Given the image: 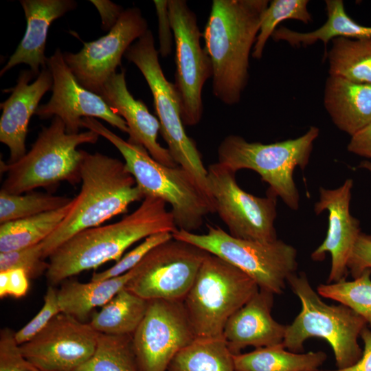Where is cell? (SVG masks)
<instances>
[{
	"mask_svg": "<svg viewBox=\"0 0 371 371\" xmlns=\"http://www.w3.org/2000/svg\"><path fill=\"white\" fill-rule=\"evenodd\" d=\"M101 16L102 27L110 30L117 23L125 9L109 0H91Z\"/></svg>",
	"mask_w": 371,
	"mask_h": 371,
	"instance_id": "43",
	"label": "cell"
},
{
	"mask_svg": "<svg viewBox=\"0 0 371 371\" xmlns=\"http://www.w3.org/2000/svg\"><path fill=\"white\" fill-rule=\"evenodd\" d=\"M308 0H273L266 9L251 56L260 59L265 45L278 25L283 21L293 19L308 24L312 21V16L308 10Z\"/></svg>",
	"mask_w": 371,
	"mask_h": 371,
	"instance_id": "34",
	"label": "cell"
},
{
	"mask_svg": "<svg viewBox=\"0 0 371 371\" xmlns=\"http://www.w3.org/2000/svg\"><path fill=\"white\" fill-rule=\"evenodd\" d=\"M209 253L172 238L152 249L135 266L125 289L148 300L183 302Z\"/></svg>",
	"mask_w": 371,
	"mask_h": 371,
	"instance_id": "13",
	"label": "cell"
},
{
	"mask_svg": "<svg viewBox=\"0 0 371 371\" xmlns=\"http://www.w3.org/2000/svg\"><path fill=\"white\" fill-rule=\"evenodd\" d=\"M207 187L214 211L237 238L259 242L277 240L274 226L277 196L270 190L259 197L243 190L236 172L215 162L207 168Z\"/></svg>",
	"mask_w": 371,
	"mask_h": 371,
	"instance_id": "11",
	"label": "cell"
},
{
	"mask_svg": "<svg viewBox=\"0 0 371 371\" xmlns=\"http://www.w3.org/2000/svg\"><path fill=\"white\" fill-rule=\"evenodd\" d=\"M360 337L362 339L364 348L361 357L353 365L343 369L325 370L318 371H371V330L365 327Z\"/></svg>",
	"mask_w": 371,
	"mask_h": 371,
	"instance_id": "44",
	"label": "cell"
},
{
	"mask_svg": "<svg viewBox=\"0 0 371 371\" xmlns=\"http://www.w3.org/2000/svg\"><path fill=\"white\" fill-rule=\"evenodd\" d=\"M74 201L58 210L6 222L0 225V252L28 247L44 241L60 225Z\"/></svg>",
	"mask_w": 371,
	"mask_h": 371,
	"instance_id": "28",
	"label": "cell"
},
{
	"mask_svg": "<svg viewBox=\"0 0 371 371\" xmlns=\"http://www.w3.org/2000/svg\"><path fill=\"white\" fill-rule=\"evenodd\" d=\"M53 84L49 101L39 105L34 115L40 119L58 117L69 134L80 133L84 117L100 118L128 134L125 120L112 110L100 97L83 87L77 80L59 48L47 58Z\"/></svg>",
	"mask_w": 371,
	"mask_h": 371,
	"instance_id": "16",
	"label": "cell"
},
{
	"mask_svg": "<svg viewBox=\"0 0 371 371\" xmlns=\"http://www.w3.org/2000/svg\"><path fill=\"white\" fill-rule=\"evenodd\" d=\"M159 54L153 34L148 29L128 48L124 56L139 69L148 85L160 123V133L172 157L209 194L207 168L194 141L186 132L177 89L175 84L166 78Z\"/></svg>",
	"mask_w": 371,
	"mask_h": 371,
	"instance_id": "10",
	"label": "cell"
},
{
	"mask_svg": "<svg viewBox=\"0 0 371 371\" xmlns=\"http://www.w3.org/2000/svg\"><path fill=\"white\" fill-rule=\"evenodd\" d=\"M287 283L300 299L302 308L293 322L286 325L282 341L285 348L300 352L307 339L319 337L331 346L338 369L358 361L363 354L358 338L368 326L366 321L345 305L324 302L304 273H294Z\"/></svg>",
	"mask_w": 371,
	"mask_h": 371,
	"instance_id": "6",
	"label": "cell"
},
{
	"mask_svg": "<svg viewBox=\"0 0 371 371\" xmlns=\"http://www.w3.org/2000/svg\"><path fill=\"white\" fill-rule=\"evenodd\" d=\"M148 302L124 288L93 313L89 324L98 333L133 335L146 313Z\"/></svg>",
	"mask_w": 371,
	"mask_h": 371,
	"instance_id": "27",
	"label": "cell"
},
{
	"mask_svg": "<svg viewBox=\"0 0 371 371\" xmlns=\"http://www.w3.org/2000/svg\"><path fill=\"white\" fill-rule=\"evenodd\" d=\"M352 186V179H348L335 189L321 187L319 201L314 206L317 214L324 210L328 212L326 236L311 254L315 261H322L327 253L330 254L331 268L327 283L346 279L350 254L361 232L359 220L350 212Z\"/></svg>",
	"mask_w": 371,
	"mask_h": 371,
	"instance_id": "18",
	"label": "cell"
},
{
	"mask_svg": "<svg viewBox=\"0 0 371 371\" xmlns=\"http://www.w3.org/2000/svg\"><path fill=\"white\" fill-rule=\"evenodd\" d=\"M175 43V83L184 126H195L203 117L202 91L212 76L211 60L200 42L196 14L186 0H168Z\"/></svg>",
	"mask_w": 371,
	"mask_h": 371,
	"instance_id": "12",
	"label": "cell"
},
{
	"mask_svg": "<svg viewBox=\"0 0 371 371\" xmlns=\"http://www.w3.org/2000/svg\"><path fill=\"white\" fill-rule=\"evenodd\" d=\"M274 294L260 289L227 320L223 336L232 354L282 343L286 325L271 315Z\"/></svg>",
	"mask_w": 371,
	"mask_h": 371,
	"instance_id": "21",
	"label": "cell"
},
{
	"mask_svg": "<svg viewBox=\"0 0 371 371\" xmlns=\"http://www.w3.org/2000/svg\"><path fill=\"white\" fill-rule=\"evenodd\" d=\"M327 20L317 30L300 32L285 27L276 28L271 37L275 41H284L293 47L307 46L321 41L326 49L328 41L337 38L354 39L371 38V26L355 22L346 13L341 0H326Z\"/></svg>",
	"mask_w": 371,
	"mask_h": 371,
	"instance_id": "25",
	"label": "cell"
},
{
	"mask_svg": "<svg viewBox=\"0 0 371 371\" xmlns=\"http://www.w3.org/2000/svg\"><path fill=\"white\" fill-rule=\"evenodd\" d=\"M172 237V234L170 232H161L148 236L139 245L124 254L112 267L102 271L93 273L91 280H101L128 272L138 265L152 249Z\"/></svg>",
	"mask_w": 371,
	"mask_h": 371,
	"instance_id": "36",
	"label": "cell"
},
{
	"mask_svg": "<svg viewBox=\"0 0 371 371\" xmlns=\"http://www.w3.org/2000/svg\"><path fill=\"white\" fill-rule=\"evenodd\" d=\"M268 0H213L202 34L212 65V89L226 105L238 104L249 80V56Z\"/></svg>",
	"mask_w": 371,
	"mask_h": 371,
	"instance_id": "2",
	"label": "cell"
},
{
	"mask_svg": "<svg viewBox=\"0 0 371 371\" xmlns=\"http://www.w3.org/2000/svg\"><path fill=\"white\" fill-rule=\"evenodd\" d=\"M347 148L352 153L371 159V123L351 137ZM365 167L371 170V164L367 162Z\"/></svg>",
	"mask_w": 371,
	"mask_h": 371,
	"instance_id": "42",
	"label": "cell"
},
{
	"mask_svg": "<svg viewBox=\"0 0 371 371\" xmlns=\"http://www.w3.org/2000/svg\"><path fill=\"white\" fill-rule=\"evenodd\" d=\"M30 278L25 271L20 269L0 271V297L11 296L20 298L29 289Z\"/></svg>",
	"mask_w": 371,
	"mask_h": 371,
	"instance_id": "40",
	"label": "cell"
},
{
	"mask_svg": "<svg viewBox=\"0 0 371 371\" xmlns=\"http://www.w3.org/2000/svg\"><path fill=\"white\" fill-rule=\"evenodd\" d=\"M326 359L323 351L294 352L282 343L233 354L235 371H318Z\"/></svg>",
	"mask_w": 371,
	"mask_h": 371,
	"instance_id": "26",
	"label": "cell"
},
{
	"mask_svg": "<svg viewBox=\"0 0 371 371\" xmlns=\"http://www.w3.org/2000/svg\"><path fill=\"white\" fill-rule=\"evenodd\" d=\"M61 313L57 289L48 285L44 295L43 305L37 314L24 326L14 332V338L20 346L35 337L58 314Z\"/></svg>",
	"mask_w": 371,
	"mask_h": 371,
	"instance_id": "37",
	"label": "cell"
},
{
	"mask_svg": "<svg viewBox=\"0 0 371 371\" xmlns=\"http://www.w3.org/2000/svg\"><path fill=\"white\" fill-rule=\"evenodd\" d=\"M166 205L159 198L146 195L135 210L119 221L74 234L47 258L48 285L55 286L82 271L117 262L131 245L150 235L175 232L177 227Z\"/></svg>",
	"mask_w": 371,
	"mask_h": 371,
	"instance_id": "1",
	"label": "cell"
},
{
	"mask_svg": "<svg viewBox=\"0 0 371 371\" xmlns=\"http://www.w3.org/2000/svg\"><path fill=\"white\" fill-rule=\"evenodd\" d=\"M98 336L89 323L60 313L19 348L41 371H74L92 356Z\"/></svg>",
	"mask_w": 371,
	"mask_h": 371,
	"instance_id": "17",
	"label": "cell"
},
{
	"mask_svg": "<svg viewBox=\"0 0 371 371\" xmlns=\"http://www.w3.org/2000/svg\"><path fill=\"white\" fill-rule=\"evenodd\" d=\"M153 2L158 19V51L161 56L166 57L172 50L173 34L168 14V0H155Z\"/></svg>",
	"mask_w": 371,
	"mask_h": 371,
	"instance_id": "41",
	"label": "cell"
},
{
	"mask_svg": "<svg viewBox=\"0 0 371 371\" xmlns=\"http://www.w3.org/2000/svg\"><path fill=\"white\" fill-rule=\"evenodd\" d=\"M205 234L177 229L174 238L199 247L236 267L249 276L260 289L283 292L297 268V250L281 240L259 242L235 238L219 226L207 225Z\"/></svg>",
	"mask_w": 371,
	"mask_h": 371,
	"instance_id": "9",
	"label": "cell"
},
{
	"mask_svg": "<svg viewBox=\"0 0 371 371\" xmlns=\"http://www.w3.org/2000/svg\"><path fill=\"white\" fill-rule=\"evenodd\" d=\"M80 181V191L67 216L41 243L45 259L76 233L126 213L131 203L145 196L124 162L98 152L82 150Z\"/></svg>",
	"mask_w": 371,
	"mask_h": 371,
	"instance_id": "3",
	"label": "cell"
},
{
	"mask_svg": "<svg viewBox=\"0 0 371 371\" xmlns=\"http://www.w3.org/2000/svg\"><path fill=\"white\" fill-rule=\"evenodd\" d=\"M125 69L112 75L104 83L99 95L106 104L126 122L129 129L127 141L144 146L158 162L169 166H179L168 149L157 141L160 131L159 120L147 106L133 98L127 88Z\"/></svg>",
	"mask_w": 371,
	"mask_h": 371,
	"instance_id": "20",
	"label": "cell"
},
{
	"mask_svg": "<svg viewBox=\"0 0 371 371\" xmlns=\"http://www.w3.org/2000/svg\"><path fill=\"white\" fill-rule=\"evenodd\" d=\"M319 133L317 127L311 126L297 138L271 144L249 142L240 135H229L218 147V162L235 172L242 169L256 172L269 185V190L296 210L300 196L293 171L307 166Z\"/></svg>",
	"mask_w": 371,
	"mask_h": 371,
	"instance_id": "7",
	"label": "cell"
},
{
	"mask_svg": "<svg viewBox=\"0 0 371 371\" xmlns=\"http://www.w3.org/2000/svg\"><path fill=\"white\" fill-rule=\"evenodd\" d=\"M371 269V235L361 232L350 254L348 269L353 278Z\"/></svg>",
	"mask_w": 371,
	"mask_h": 371,
	"instance_id": "39",
	"label": "cell"
},
{
	"mask_svg": "<svg viewBox=\"0 0 371 371\" xmlns=\"http://www.w3.org/2000/svg\"><path fill=\"white\" fill-rule=\"evenodd\" d=\"M48 267V261L43 258L41 243L15 251L0 252V271L23 269L30 280L45 274Z\"/></svg>",
	"mask_w": 371,
	"mask_h": 371,
	"instance_id": "35",
	"label": "cell"
},
{
	"mask_svg": "<svg viewBox=\"0 0 371 371\" xmlns=\"http://www.w3.org/2000/svg\"><path fill=\"white\" fill-rule=\"evenodd\" d=\"M74 371H139L132 335L98 333L93 354Z\"/></svg>",
	"mask_w": 371,
	"mask_h": 371,
	"instance_id": "31",
	"label": "cell"
},
{
	"mask_svg": "<svg viewBox=\"0 0 371 371\" xmlns=\"http://www.w3.org/2000/svg\"><path fill=\"white\" fill-rule=\"evenodd\" d=\"M100 135L91 130L69 134L63 122L52 117L43 126L31 149L19 160L1 161V172L6 173L1 191L21 194L38 188H52L62 181L76 184L80 181L83 144H95Z\"/></svg>",
	"mask_w": 371,
	"mask_h": 371,
	"instance_id": "5",
	"label": "cell"
},
{
	"mask_svg": "<svg viewBox=\"0 0 371 371\" xmlns=\"http://www.w3.org/2000/svg\"><path fill=\"white\" fill-rule=\"evenodd\" d=\"M27 26L14 52L0 71L2 76L12 67L26 64L34 77L47 67L45 55L47 33L51 23L77 7L74 0H21Z\"/></svg>",
	"mask_w": 371,
	"mask_h": 371,
	"instance_id": "22",
	"label": "cell"
},
{
	"mask_svg": "<svg viewBox=\"0 0 371 371\" xmlns=\"http://www.w3.org/2000/svg\"><path fill=\"white\" fill-rule=\"evenodd\" d=\"M324 104L334 124L352 137L371 123V85L329 76Z\"/></svg>",
	"mask_w": 371,
	"mask_h": 371,
	"instance_id": "23",
	"label": "cell"
},
{
	"mask_svg": "<svg viewBox=\"0 0 371 371\" xmlns=\"http://www.w3.org/2000/svg\"><path fill=\"white\" fill-rule=\"evenodd\" d=\"M81 124L118 150L144 196L159 198L170 205L178 229L194 232L207 215L215 213L209 194L181 166L169 167L158 162L144 146L123 139L96 118L84 117Z\"/></svg>",
	"mask_w": 371,
	"mask_h": 371,
	"instance_id": "4",
	"label": "cell"
},
{
	"mask_svg": "<svg viewBox=\"0 0 371 371\" xmlns=\"http://www.w3.org/2000/svg\"><path fill=\"white\" fill-rule=\"evenodd\" d=\"M148 30L141 10L128 8L106 35L84 42L77 53L63 52L64 60L78 82L99 95L104 83L121 65L128 48Z\"/></svg>",
	"mask_w": 371,
	"mask_h": 371,
	"instance_id": "15",
	"label": "cell"
},
{
	"mask_svg": "<svg viewBox=\"0 0 371 371\" xmlns=\"http://www.w3.org/2000/svg\"><path fill=\"white\" fill-rule=\"evenodd\" d=\"M195 337L183 302L150 300L132 335L139 371H167L175 356Z\"/></svg>",
	"mask_w": 371,
	"mask_h": 371,
	"instance_id": "14",
	"label": "cell"
},
{
	"mask_svg": "<svg viewBox=\"0 0 371 371\" xmlns=\"http://www.w3.org/2000/svg\"><path fill=\"white\" fill-rule=\"evenodd\" d=\"M327 52L329 76L371 85V38H337Z\"/></svg>",
	"mask_w": 371,
	"mask_h": 371,
	"instance_id": "30",
	"label": "cell"
},
{
	"mask_svg": "<svg viewBox=\"0 0 371 371\" xmlns=\"http://www.w3.org/2000/svg\"><path fill=\"white\" fill-rule=\"evenodd\" d=\"M167 371H235L223 336L196 337L172 359Z\"/></svg>",
	"mask_w": 371,
	"mask_h": 371,
	"instance_id": "29",
	"label": "cell"
},
{
	"mask_svg": "<svg viewBox=\"0 0 371 371\" xmlns=\"http://www.w3.org/2000/svg\"><path fill=\"white\" fill-rule=\"evenodd\" d=\"M258 290L249 276L209 253L183 302L195 337L223 336L229 318Z\"/></svg>",
	"mask_w": 371,
	"mask_h": 371,
	"instance_id": "8",
	"label": "cell"
},
{
	"mask_svg": "<svg viewBox=\"0 0 371 371\" xmlns=\"http://www.w3.org/2000/svg\"><path fill=\"white\" fill-rule=\"evenodd\" d=\"M30 70H22L16 85L9 89L10 97L1 102L0 142L9 148L8 163H14L27 153L25 140L28 124L44 94L52 89L53 79L48 67L42 69L36 80Z\"/></svg>",
	"mask_w": 371,
	"mask_h": 371,
	"instance_id": "19",
	"label": "cell"
},
{
	"mask_svg": "<svg viewBox=\"0 0 371 371\" xmlns=\"http://www.w3.org/2000/svg\"><path fill=\"white\" fill-rule=\"evenodd\" d=\"M73 199L49 193L29 192L21 194L0 191L1 224L63 207Z\"/></svg>",
	"mask_w": 371,
	"mask_h": 371,
	"instance_id": "32",
	"label": "cell"
},
{
	"mask_svg": "<svg viewBox=\"0 0 371 371\" xmlns=\"http://www.w3.org/2000/svg\"><path fill=\"white\" fill-rule=\"evenodd\" d=\"M0 371H41L22 355L14 332L8 328L0 331Z\"/></svg>",
	"mask_w": 371,
	"mask_h": 371,
	"instance_id": "38",
	"label": "cell"
},
{
	"mask_svg": "<svg viewBox=\"0 0 371 371\" xmlns=\"http://www.w3.org/2000/svg\"><path fill=\"white\" fill-rule=\"evenodd\" d=\"M371 269L364 270L353 280L346 279L322 284L317 292L325 298L346 306L361 316L371 327Z\"/></svg>",
	"mask_w": 371,
	"mask_h": 371,
	"instance_id": "33",
	"label": "cell"
},
{
	"mask_svg": "<svg viewBox=\"0 0 371 371\" xmlns=\"http://www.w3.org/2000/svg\"><path fill=\"white\" fill-rule=\"evenodd\" d=\"M135 273V267L113 278L89 282L66 280L57 289L61 313L83 322L96 307H102L124 289Z\"/></svg>",
	"mask_w": 371,
	"mask_h": 371,
	"instance_id": "24",
	"label": "cell"
}]
</instances>
